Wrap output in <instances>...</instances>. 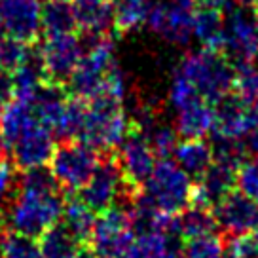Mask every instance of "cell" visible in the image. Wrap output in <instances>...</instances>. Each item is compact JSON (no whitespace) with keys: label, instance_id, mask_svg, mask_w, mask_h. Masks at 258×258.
<instances>
[{"label":"cell","instance_id":"1","mask_svg":"<svg viewBox=\"0 0 258 258\" xmlns=\"http://www.w3.org/2000/svg\"><path fill=\"white\" fill-rule=\"evenodd\" d=\"M63 207L64 198L61 190L53 192L16 190L12 202L4 209V220L10 232L38 239L48 228L59 222Z\"/></svg>","mask_w":258,"mask_h":258},{"label":"cell","instance_id":"2","mask_svg":"<svg viewBox=\"0 0 258 258\" xmlns=\"http://www.w3.org/2000/svg\"><path fill=\"white\" fill-rule=\"evenodd\" d=\"M129 129L131 121L123 112V103L108 93H99L88 101L86 123L78 141L88 143L103 154L116 152Z\"/></svg>","mask_w":258,"mask_h":258},{"label":"cell","instance_id":"3","mask_svg":"<svg viewBox=\"0 0 258 258\" xmlns=\"http://www.w3.org/2000/svg\"><path fill=\"white\" fill-rule=\"evenodd\" d=\"M177 73L192 82L203 101L211 105L232 91L234 64L226 59V55L217 51L202 49L198 53L186 55L178 64Z\"/></svg>","mask_w":258,"mask_h":258},{"label":"cell","instance_id":"4","mask_svg":"<svg viewBox=\"0 0 258 258\" xmlns=\"http://www.w3.org/2000/svg\"><path fill=\"white\" fill-rule=\"evenodd\" d=\"M137 192L139 190L131 188L127 180L123 178L116 152H105L101 156L93 177L78 192V198L99 215L114 205L129 207V203Z\"/></svg>","mask_w":258,"mask_h":258},{"label":"cell","instance_id":"5","mask_svg":"<svg viewBox=\"0 0 258 258\" xmlns=\"http://www.w3.org/2000/svg\"><path fill=\"white\" fill-rule=\"evenodd\" d=\"M194 180L173 160L156 161L150 178L145 184V194L160 211L167 215H180L192 202Z\"/></svg>","mask_w":258,"mask_h":258},{"label":"cell","instance_id":"6","mask_svg":"<svg viewBox=\"0 0 258 258\" xmlns=\"http://www.w3.org/2000/svg\"><path fill=\"white\" fill-rule=\"evenodd\" d=\"M101 161V152L84 141H63L55 146L49 169L63 190L80 192L93 177Z\"/></svg>","mask_w":258,"mask_h":258},{"label":"cell","instance_id":"7","mask_svg":"<svg viewBox=\"0 0 258 258\" xmlns=\"http://www.w3.org/2000/svg\"><path fill=\"white\" fill-rule=\"evenodd\" d=\"M135 239L127 207L114 205L99 213L95 228L89 239V247L95 258H121Z\"/></svg>","mask_w":258,"mask_h":258},{"label":"cell","instance_id":"8","mask_svg":"<svg viewBox=\"0 0 258 258\" xmlns=\"http://www.w3.org/2000/svg\"><path fill=\"white\" fill-rule=\"evenodd\" d=\"M224 29V55L230 63H252L258 57V16L254 8L230 4Z\"/></svg>","mask_w":258,"mask_h":258},{"label":"cell","instance_id":"9","mask_svg":"<svg viewBox=\"0 0 258 258\" xmlns=\"http://www.w3.org/2000/svg\"><path fill=\"white\" fill-rule=\"evenodd\" d=\"M116 156H118L121 173H123V178L127 180V184L135 190H143L158 160L145 131L131 125L125 139L118 146Z\"/></svg>","mask_w":258,"mask_h":258},{"label":"cell","instance_id":"10","mask_svg":"<svg viewBox=\"0 0 258 258\" xmlns=\"http://www.w3.org/2000/svg\"><path fill=\"white\" fill-rule=\"evenodd\" d=\"M38 48L44 59L48 82L57 86H67L84 55L80 36H76L74 32L46 36V40L40 42Z\"/></svg>","mask_w":258,"mask_h":258},{"label":"cell","instance_id":"11","mask_svg":"<svg viewBox=\"0 0 258 258\" xmlns=\"http://www.w3.org/2000/svg\"><path fill=\"white\" fill-rule=\"evenodd\" d=\"M2 32L25 44L40 40L42 4L38 0H0Z\"/></svg>","mask_w":258,"mask_h":258},{"label":"cell","instance_id":"12","mask_svg":"<svg viewBox=\"0 0 258 258\" xmlns=\"http://www.w3.org/2000/svg\"><path fill=\"white\" fill-rule=\"evenodd\" d=\"M215 108L213 135L218 139H245L256 129V105H247L232 91L218 99Z\"/></svg>","mask_w":258,"mask_h":258},{"label":"cell","instance_id":"13","mask_svg":"<svg viewBox=\"0 0 258 258\" xmlns=\"http://www.w3.org/2000/svg\"><path fill=\"white\" fill-rule=\"evenodd\" d=\"M217 217L220 234L224 237L250 234L256 226L258 218V203L250 200L239 190H234L224 196L220 202L213 207Z\"/></svg>","mask_w":258,"mask_h":258},{"label":"cell","instance_id":"14","mask_svg":"<svg viewBox=\"0 0 258 258\" xmlns=\"http://www.w3.org/2000/svg\"><path fill=\"white\" fill-rule=\"evenodd\" d=\"M55 135L40 123L29 127L8 146L12 163L17 169H32L48 165L55 152Z\"/></svg>","mask_w":258,"mask_h":258},{"label":"cell","instance_id":"15","mask_svg":"<svg viewBox=\"0 0 258 258\" xmlns=\"http://www.w3.org/2000/svg\"><path fill=\"white\" fill-rule=\"evenodd\" d=\"M146 25L163 40L175 46H186L194 36V10L158 2L148 10Z\"/></svg>","mask_w":258,"mask_h":258},{"label":"cell","instance_id":"16","mask_svg":"<svg viewBox=\"0 0 258 258\" xmlns=\"http://www.w3.org/2000/svg\"><path fill=\"white\" fill-rule=\"evenodd\" d=\"M224 29L226 21L222 10L205 4L194 10V36L200 40L203 49L224 55Z\"/></svg>","mask_w":258,"mask_h":258},{"label":"cell","instance_id":"17","mask_svg":"<svg viewBox=\"0 0 258 258\" xmlns=\"http://www.w3.org/2000/svg\"><path fill=\"white\" fill-rule=\"evenodd\" d=\"M215 108L207 101H198L194 105L177 110L175 131L184 139H205L213 133Z\"/></svg>","mask_w":258,"mask_h":258},{"label":"cell","instance_id":"18","mask_svg":"<svg viewBox=\"0 0 258 258\" xmlns=\"http://www.w3.org/2000/svg\"><path fill=\"white\" fill-rule=\"evenodd\" d=\"M76 27L82 32H108L114 27L110 0H71Z\"/></svg>","mask_w":258,"mask_h":258},{"label":"cell","instance_id":"19","mask_svg":"<svg viewBox=\"0 0 258 258\" xmlns=\"http://www.w3.org/2000/svg\"><path fill=\"white\" fill-rule=\"evenodd\" d=\"M173 158L192 180H198L213 163V146L203 139H184L175 148Z\"/></svg>","mask_w":258,"mask_h":258},{"label":"cell","instance_id":"20","mask_svg":"<svg viewBox=\"0 0 258 258\" xmlns=\"http://www.w3.org/2000/svg\"><path fill=\"white\" fill-rule=\"evenodd\" d=\"M36 123L38 120L34 116L31 103L27 99L14 97L8 105L2 108V114H0V135L6 141V146H10L21 133H25L27 129Z\"/></svg>","mask_w":258,"mask_h":258},{"label":"cell","instance_id":"21","mask_svg":"<svg viewBox=\"0 0 258 258\" xmlns=\"http://www.w3.org/2000/svg\"><path fill=\"white\" fill-rule=\"evenodd\" d=\"M95 220H97V213L93 209H89L78 196L64 200L63 215L59 218V222L78 241L88 245L89 239H91V234H93V228H95Z\"/></svg>","mask_w":258,"mask_h":258},{"label":"cell","instance_id":"22","mask_svg":"<svg viewBox=\"0 0 258 258\" xmlns=\"http://www.w3.org/2000/svg\"><path fill=\"white\" fill-rule=\"evenodd\" d=\"M42 258H76L86 243L78 241L61 222L48 228L38 237Z\"/></svg>","mask_w":258,"mask_h":258},{"label":"cell","instance_id":"23","mask_svg":"<svg viewBox=\"0 0 258 258\" xmlns=\"http://www.w3.org/2000/svg\"><path fill=\"white\" fill-rule=\"evenodd\" d=\"M178 232L182 239H194L220 232L215 211L203 205H190L178 215Z\"/></svg>","mask_w":258,"mask_h":258},{"label":"cell","instance_id":"24","mask_svg":"<svg viewBox=\"0 0 258 258\" xmlns=\"http://www.w3.org/2000/svg\"><path fill=\"white\" fill-rule=\"evenodd\" d=\"M76 27L71 0H46L42 4V32L46 36L69 34Z\"/></svg>","mask_w":258,"mask_h":258},{"label":"cell","instance_id":"25","mask_svg":"<svg viewBox=\"0 0 258 258\" xmlns=\"http://www.w3.org/2000/svg\"><path fill=\"white\" fill-rule=\"evenodd\" d=\"M112 2L114 29L118 32H131L146 23L148 0H110Z\"/></svg>","mask_w":258,"mask_h":258},{"label":"cell","instance_id":"26","mask_svg":"<svg viewBox=\"0 0 258 258\" xmlns=\"http://www.w3.org/2000/svg\"><path fill=\"white\" fill-rule=\"evenodd\" d=\"M232 93L247 105H258V67L252 63L235 64Z\"/></svg>","mask_w":258,"mask_h":258},{"label":"cell","instance_id":"27","mask_svg":"<svg viewBox=\"0 0 258 258\" xmlns=\"http://www.w3.org/2000/svg\"><path fill=\"white\" fill-rule=\"evenodd\" d=\"M121 258H167V239L161 232L135 235Z\"/></svg>","mask_w":258,"mask_h":258},{"label":"cell","instance_id":"28","mask_svg":"<svg viewBox=\"0 0 258 258\" xmlns=\"http://www.w3.org/2000/svg\"><path fill=\"white\" fill-rule=\"evenodd\" d=\"M0 258H42L36 237L8 232L0 245Z\"/></svg>","mask_w":258,"mask_h":258},{"label":"cell","instance_id":"29","mask_svg":"<svg viewBox=\"0 0 258 258\" xmlns=\"http://www.w3.org/2000/svg\"><path fill=\"white\" fill-rule=\"evenodd\" d=\"M184 258H224V241L222 235H203L186 239Z\"/></svg>","mask_w":258,"mask_h":258},{"label":"cell","instance_id":"30","mask_svg":"<svg viewBox=\"0 0 258 258\" xmlns=\"http://www.w3.org/2000/svg\"><path fill=\"white\" fill-rule=\"evenodd\" d=\"M146 137L150 141V146L158 160H171V156L175 154V148L178 145V133L175 129L167 127V125H154L146 131Z\"/></svg>","mask_w":258,"mask_h":258},{"label":"cell","instance_id":"31","mask_svg":"<svg viewBox=\"0 0 258 258\" xmlns=\"http://www.w3.org/2000/svg\"><path fill=\"white\" fill-rule=\"evenodd\" d=\"M29 44L16 40L8 34H0V71L16 73V69L23 63Z\"/></svg>","mask_w":258,"mask_h":258},{"label":"cell","instance_id":"32","mask_svg":"<svg viewBox=\"0 0 258 258\" xmlns=\"http://www.w3.org/2000/svg\"><path fill=\"white\" fill-rule=\"evenodd\" d=\"M169 101L177 110H180V108H186V106L202 101V95H200V91L196 89L192 82L175 71V76H173L169 89Z\"/></svg>","mask_w":258,"mask_h":258},{"label":"cell","instance_id":"33","mask_svg":"<svg viewBox=\"0 0 258 258\" xmlns=\"http://www.w3.org/2000/svg\"><path fill=\"white\" fill-rule=\"evenodd\" d=\"M224 258H258V237L254 234L226 237Z\"/></svg>","mask_w":258,"mask_h":258},{"label":"cell","instance_id":"34","mask_svg":"<svg viewBox=\"0 0 258 258\" xmlns=\"http://www.w3.org/2000/svg\"><path fill=\"white\" fill-rule=\"evenodd\" d=\"M237 188L258 203V158H247L237 167Z\"/></svg>","mask_w":258,"mask_h":258},{"label":"cell","instance_id":"35","mask_svg":"<svg viewBox=\"0 0 258 258\" xmlns=\"http://www.w3.org/2000/svg\"><path fill=\"white\" fill-rule=\"evenodd\" d=\"M14 167L16 165L10 161H0V213L8 207L17 190V175Z\"/></svg>","mask_w":258,"mask_h":258},{"label":"cell","instance_id":"36","mask_svg":"<svg viewBox=\"0 0 258 258\" xmlns=\"http://www.w3.org/2000/svg\"><path fill=\"white\" fill-rule=\"evenodd\" d=\"M14 97H16L14 76H12V73L0 71V105L6 106Z\"/></svg>","mask_w":258,"mask_h":258},{"label":"cell","instance_id":"37","mask_svg":"<svg viewBox=\"0 0 258 258\" xmlns=\"http://www.w3.org/2000/svg\"><path fill=\"white\" fill-rule=\"evenodd\" d=\"M202 4H205V6H213V8H228L230 4H232V0H200Z\"/></svg>","mask_w":258,"mask_h":258},{"label":"cell","instance_id":"38","mask_svg":"<svg viewBox=\"0 0 258 258\" xmlns=\"http://www.w3.org/2000/svg\"><path fill=\"white\" fill-rule=\"evenodd\" d=\"M169 4H175V6H180V8H188V10H194L196 8V4H198V0H167Z\"/></svg>","mask_w":258,"mask_h":258},{"label":"cell","instance_id":"39","mask_svg":"<svg viewBox=\"0 0 258 258\" xmlns=\"http://www.w3.org/2000/svg\"><path fill=\"white\" fill-rule=\"evenodd\" d=\"M76 258H95V254H93V250H91L89 245H84L80 249V252L76 254Z\"/></svg>","mask_w":258,"mask_h":258},{"label":"cell","instance_id":"40","mask_svg":"<svg viewBox=\"0 0 258 258\" xmlns=\"http://www.w3.org/2000/svg\"><path fill=\"white\" fill-rule=\"evenodd\" d=\"M6 235H8V224H6V220H4V215H0V245H2Z\"/></svg>","mask_w":258,"mask_h":258},{"label":"cell","instance_id":"41","mask_svg":"<svg viewBox=\"0 0 258 258\" xmlns=\"http://www.w3.org/2000/svg\"><path fill=\"white\" fill-rule=\"evenodd\" d=\"M6 150H8V146H6V141H4V137L0 135V161L6 160Z\"/></svg>","mask_w":258,"mask_h":258},{"label":"cell","instance_id":"42","mask_svg":"<svg viewBox=\"0 0 258 258\" xmlns=\"http://www.w3.org/2000/svg\"><path fill=\"white\" fill-rule=\"evenodd\" d=\"M254 235L258 237V218H256V226H254Z\"/></svg>","mask_w":258,"mask_h":258},{"label":"cell","instance_id":"43","mask_svg":"<svg viewBox=\"0 0 258 258\" xmlns=\"http://www.w3.org/2000/svg\"><path fill=\"white\" fill-rule=\"evenodd\" d=\"M2 108H4V106H2V105H0V114H2Z\"/></svg>","mask_w":258,"mask_h":258},{"label":"cell","instance_id":"44","mask_svg":"<svg viewBox=\"0 0 258 258\" xmlns=\"http://www.w3.org/2000/svg\"><path fill=\"white\" fill-rule=\"evenodd\" d=\"M0 34H4V32H2V27H0Z\"/></svg>","mask_w":258,"mask_h":258}]
</instances>
